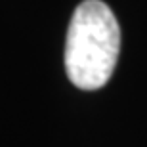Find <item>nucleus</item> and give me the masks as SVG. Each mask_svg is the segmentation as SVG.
Instances as JSON below:
<instances>
[{
    "instance_id": "nucleus-1",
    "label": "nucleus",
    "mask_w": 147,
    "mask_h": 147,
    "mask_svg": "<svg viewBox=\"0 0 147 147\" xmlns=\"http://www.w3.org/2000/svg\"><path fill=\"white\" fill-rule=\"evenodd\" d=\"M120 52V27L101 0L76 6L65 40V71L80 90H98L111 78Z\"/></svg>"
}]
</instances>
